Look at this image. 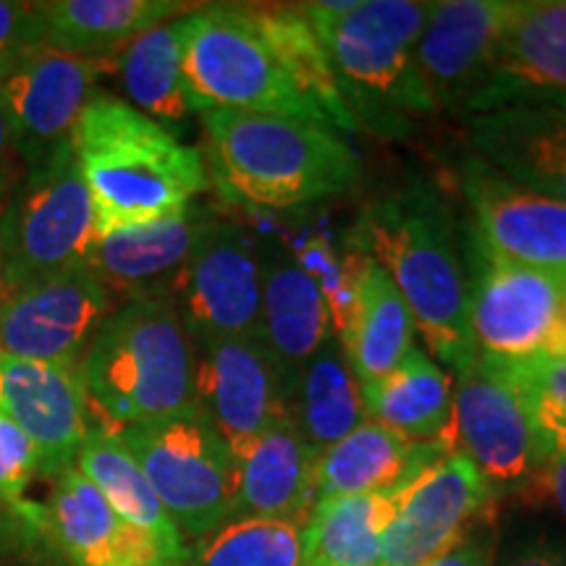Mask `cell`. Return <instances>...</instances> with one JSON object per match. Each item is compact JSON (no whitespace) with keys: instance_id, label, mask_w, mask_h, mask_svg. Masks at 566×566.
<instances>
[{"instance_id":"obj_1","label":"cell","mask_w":566,"mask_h":566,"mask_svg":"<svg viewBox=\"0 0 566 566\" xmlns=\"http://www.w3.org/2000/svg\"><path fill=\"white\" fill-rule=\"evenodd\" d=\"M74 155L95 212V239L179 216L210 184L197 147L101 92L76 124Z\"/></svg>"},{"instance_id":"obj_2","label":"cell","mask_w":566,"mask_h":566,"mask_svg":"<svg viewBox=\"0 0 566 566\" xmlns=\"http://www.w3.org/2000/svg\"><path fill=\"white\" fill-rule=\"evenodd\" d=\"M349 244L384 268L405 296L433 357L459 373L475 357L470 281L446 202L428 187L391 192L365 208Z\"/></svg>"},{"instance_id":"obj_3","label":"cell","mask_w":566,"mask_h":566,"mask_svg":"<svg viewBox=\"0 0 566 566\" xmlns=\"http://www.w3.org/2000/svg\"><path fill=\"white\" fill-rule=\"evenodd\" d=\"M200 122L208 179L247 210L302 208L357 181V155L334 126L250 111H205Z\"/></svg>"},{"instance_id":"obj_4","label":"cell","mask_w":566,"mask_h":566,"mask_svg":"<svg viewBox=\"0 0 566 566\" xmlns=\"http://www.w3.org/2000/svg\"><path fill=\"white\" fill-rule=\"evenodd\" d=\"M323 42L354 122L378 137H405L409 124L436 113L417 69L430 3L354 0L302 3Z\"/></svg>"},{"instance_id":"obj_5","label":"cell","mask_w":566,"mask_h":566,"mask_svg":"<svg viewBox=\"0 0 566 566\" xmlns=\"http://www.w3.org/2000/svg\"><path fill=\"white\" fill-rule=\"evenodd\" d=\"M80 375L103 428L195 407V342L166 300L124 302L84 352Z\"/></svg>"},{"instance_id":"obj_6","label":"cell","mask_w":566,"mask_h":566,"mask_svg":"<svg viewBox=\"0 0 566 566\" xmlns=\"http://www.w3.org/2000/svg\"><path fill=\"white\" fill-rule=\"evenodd\" d=\"M181 71L197 113H275L323 124L286 76L250 6H202L181 17Z\"/></svg>"},{"instance_id":"obj_7","label":"cell","mask_w":566,"mask_h":566,"mask_svg":"<svg viewBox=\"0 0 566 566\" xmlns=\"http://www.w3.org/2000/svg\"><path fill=\"white\" fill-rule=\"evenodd\" d=\"M181 535L233 522V454L200 407L116 430Z\"/></svg>"},{"instance_id":"obj_8","label":"cell","mask_w":566,"mask_h":566,"mask_svg":"<svg viewBox=\"0 0 566 566\" xmlns=\"http://www.w3.org/2000/svg\"><path fill=\"white\" fill-rule=\"evenodd\" d=\"M95 247V212L74 142L42 166L21 174L0 208V271L9 292L40 275L87 263Z\"/></svg>"},{"instance_id":"obj_9","label":"cell","mask_w":566,"mask_h":566,"mask_svg":"<svg viewBox=\"0 0 566 566\" xmlns=\"http://www.w3.org/2000/svg\"><path fill=\"white\" fill-rule=\"evenodd\" d=\"M454 375L451 454L470 459L491 488L533 485L554 451L535 420L514 365L475 352Z\"/></svg>"},{"instance_id":"obj_10","label":"cell","mask_w":566,"mask_h":566,"mask_svg":"<svg viewBox=\"0 0 566 566\" xmlns=\"http://www.w3.org/2000/svg\"><path fill=\"white\" fill-rule=\"evenodd\" d=\"M470 328L475 349L504 363L566 354V273L509 265L480 252Z\"/></svg>"},{"instance_id":"obj_11","label":"cell","mask_w":566,"mask_h":566,"mask_svg":"<svg viewBox=\"0 0 566 566\" xmlns=\"http://www.w3.org/2000/svg\"><path fill=\"white\" fill-rule=\"evenodd\" d=\"M265 252L242 226H210L174 281L168 302L195 344L212 338L260 336Z\"/></svg>"},{"instance_id":"obj_12","label":"cell","mask_w":566,"mask_h":566,"mask_svg":"<svg viewBox=\"0 0 566 566\" xmlns=\"http://www.w3.org/2000/svg\"><path fill=\"white\" fill-rule=\"evenodd\" d=\"M108 71H116V55L40 48L0 82L21 171H40L74 142L76 124L97 95V80Z\"/></svg>"},{"instance_id":"obj_13","label":"cell","mask_w":566,"mask_h":566,"mask_svg":"<svg viewBox=\"0 0 566 566\" xmlns=\"http://www.w3.org/2000/svg\"><path fill=\"white\" fill-rule=\"evenodd\" d=\"M111 315V294L87 263L40 275L11 292L0 315V354L80 367Z\"/></svg>"},{"instance_id":"obj_14","label":"cell","mask_w":566,"mask_h":566,"mask_svg":"<svg viewBox=\"0 0 566 566\" xmlns=\"http://www.w3.org/2000/svg\"><path fill=\"white\" fill-rule=\"evenodd\" d=\"M543 105L566 111V0H512L467 116Z\"/></svg>"},{"instance_id":"obj_15","label":"cell","mask_w":566,"mask_h":566,"mask_svg":"<svg viewBox=\"0 0 566 566\" xmlns=\"http://www.w3.org/2000/svg\"><path fill=\"white\" fill-rule=\"evenodd\" d=\"M462 189L475 218L480 252L509 265L566 273V205L467 158Z\"/></svg>"},{"instance_id":"obj_16","label":"cell","mask_w":566,"mask_h":566,"mask_svg":"<svg viewBox=\"0 0 566 566\" xmlns=\"http://www.w3.org/2000/svg\"><path fill=\"white\" fill-rule=\"evenodd\" d=\"M493 488L462 454H449L401 493L380 541L378 566H424L467 537Z\"/></svg>"},{"instance_id":"obj_17","label":"cell","mask_w":566,"mask_h":566,"mask_svg":"<svg viewBox=\"0 0 566 566\" xmlns=\"http://www.w3.org/2000/svg\"><path fill=\"white\" fill-rule=\"evenodd\" d=\"M195 405L210 417L229 449L289 415L281 370L260 336L195 344Z\"/></svg>"},{"instance_id":"obj_18","label":"cell","mask_w":566,"mask_h":566,"mask_svg":"<svg viewBox=\"0 0 566 566\" xmlns=\"http://www.w3.org/2000/svg\"><path fill=\"white\" fill-rule=\"evenodd\" d=\"M0 409L34 443L40 475L55 478L76 467V454L92 428L80 367L0 354Z\"/></svg>"},{"instance_id":"obj_19","label":"cell","mask_w":566,"mask_h":566,"mask_svg":"<svg viewBox=\"0 0 566 566\" xmlns=\"http://www.w3.org/2000/svg\"><path fill=\"white\" fill-rule=\"evenodd\" d=\"M512 0H441L430 3L417 69L436 111H467L483 82Z\"/></svg>"},{"instance_id":"obj_20","label":"cell","mask_w":566,"mask_h":566,"mask_svg":"<svg viewBox=\"0 0 566 566\" xmlns=\"http://www.w3.org/2000/svg\"><path fill=\"white\" fill-rule=\"evenodd\" d=\"M40 527L69 566H179L150 535L113 512L76 467L53 478L48 504L40 506Z\"/></svg>"},{"instance_id":"obj_21","label":"cell","mask_w":566,"mask_h":566,"mask_svg":"<svg viewBox=\"0 0 566 566\" xmlns=\"http://www.w3.org/2000/svg\"><path fill=\"white\" fill-rule=\"evenodd\" d=\"M233 520H273L302 527L315 506L317 451L289 415L231 449Z\"/></svg>"},{"instance_id":"obj_22","label":"cell","mask_w":566,"mask_h":566,"mask_svg":"<svg viewBox=\"0 0 566 566\" xmlns=\"http://www.w3.org/2000/svg\"><path fill=\"white\" fill-rule=\"evenodd\" d=\"M212 223L216 216L192 202L166 221L95 239L87 265L108 294H122L126 302H168L174 281Z\"/></svg>"},{"instance_id":"obj_23","label":"cell","mask_w":566,"mask_h":566,"mask_svg":"<svg viewBox=\"0 0 566 566\" xmlns=\"http://www.w3.org/2000/svg\"><path fill=\"white\" fill-rule=\"evenodd\" d=\"M470 139L488 166L566 205V111L514 105L470 116Z\"/></svg>"},{"instance_id":"obj_24","label":"cell","mask_w":566,"mask_h":566,"mask_svg":"<svg viewBox=\"0 0 566 566\" xmlns=\"http://www.w3.org/2000/svg\"><path fill=\"white\" fill-rule=\"evenodd\" d=\"M449 454L451 449L443 441H407L384 424L367 420L317 454L315 499L394 491L412 483Z\"/></svg>"},{"instance_id":"obj_25","label":"cell","mask_w":566,"mask_h":566,"mask_svg":"<svg viewBox=\"0 0 566 566\" xmlns=\"http://www.w3.org/2000/svg\"><path fill=\"white\" fill-rule=\"evenodd\" d=\"M334 334L317 281L289 252L265 254L260 338L281 370L286 396L307 359Z\"/></svg>"},{"instance_id":"obj_26","label":"cell","mask_w":566,"mask_h":566,"mask_svg":"<svg viewBox=\"0 0 566 566\" xmlns=\"http://www.w3.org/2000/svg\"><path fill=\"white\" fill-rule=\"evenodd\" d=\"M38 6L45 48L74 55H116L142 32L187 17L179 0H45Z\"/></svg>"},{"instance_id":"obj_27","label":"cell","mask_w":566,"mask_h":566,"mask_svg":"<svg viewBox=\"0 0 566 566\" xmlns=\"http://www.w3.org/2000/svg\"><path fill=\"white\" fill-rule=\"evenodd\" d=\"M415 317L405 296L384 268L365 258L352 310L342 334L336 336L359 384H373L391 373L415 346Z\"/></svg>"},{"instance_id":"obj_28","label":"cell","mask_w":566,"mask_h":566,"mask_svg":"<svg viewBox=\"0 0 566 566\" xmlns=\"http://www.w3.org/2000/svg\"><path fill=\"white\" fill-rule=\"evenodd\" d=\"M76 470L101 491L113 512L145 535H150L174 564H187L189 551L184 535L163 509L153 485L142 475L139 464L126 451L116 430L92 424L80 454H76Z\"/></svg>"},{"instance_id":"obj_29","label":"cell","mask_w":566,"mask_h":566,"mask_svg":"<svg viewBox=\"0 0 566 566\" xmlns=\"http://www.w3.org/2000/svg\"><path fill=\"white\" fill-rule=\"evenodd\" d=\"M367 420L384 424L407 441L449 443L454 384L422 349L412 346L405 359L380 380L363 386Z\"/></svg>"},{"instance_id":"obj_30","label":"cell","mask_w":566,"mask_h":566,"mask_svg":"<svg viewBox=\"0 0 566 566\" xmlns=\"http://www.w3.org/2000/svg\"><path fill=\"white\" fill-rule=\"evenodd\" d=\"M289 417L317 454L367 422L363 384L336 336L296 375L289 391Z\"/></svg>"},{"instance_id":"obj_31","label":"cell","mask_w":566,"mask_h":566,"mask_svg":"<svg viewBox=\"0 0 566 566\" xmlns=\"http://www.w3.org/2000/svg\"><path fill=\"white\" fill-rule=\"evenodd\" d=\"M407 485L315 501L302 525L300 566H378L380 541Z\"/></svg>"},{"instance_id":"obj_32","label":"cell","mask_w":566,"mask_h":566,"mask_svg":"<svg viewBox=\"0 0 566 566\" xmlns=\"http://www.w3.org/2000/svg\"><path fill=\"white\" fill-rule=\"evenodd\" d=\"M250 9L260 32L279 55L286 76L317 113V118L342 134L357 132L359 126L344 101L323 42L310 27L302 6H250Z\"/></svg>"},{"instance_id":"obj_33","label":"cell","mask_w":566,"mask_h":566,"mask_svg":"<svg viewBox=\"0 0 566 566\" xmlns=\"http://www.w3.org/2000/svg\"><path fill=\"white\" fill-rule=\"evenodd\" d=\"M116 71L132 108L160 126L181 124L192 113L181 71V19L153 27L124 45L116 53Z\"/></svg>"},{"instance_id":"obj_34","label":"cell","mask_w":566,"mask_h":566,"mask_svg":"<svg viewBox=\"0 0 566 566\" xmlns=\"http://www.w3.org/2000/svg\"><path fill=\"white\" fill-rule=\"evenodd\" d=\"M302 527L273 520H233L202 543L195 566H300Z\"/></svg>"},{"instance_id":"obj_35","label":"cell","mask_w":566,"mask_h":566,"mask_svg":"<svg viewBox=\"0 0 566 566\" xmlns=\"http://www.w3.org/2000/svg\"><path fill=\"white\" fill-rule=\"evenodd\" d=\"M551 451L566 449V354L512 363Z\"/></svg>"},{"instance_id":"obj_36","label":"cell","mask_w":566,"mask_h":566,"mask_svg":"<svg viewBox=\"0 0 566 566\" xmlns=\"http://www.w3.org/2000/svg\"><path fill=\"white\" fill-rule=\"evenodd\" d=\"M40 475V454L24 430L0 409V504L40 527V506L27 504V491Z\"/></svg>"},{"instance_id":"obj_37","label":"cell","mask_w":566,"mask_h":566,"mask_svg":"<svg viewBox=\"0 0 566 566\" xmlns=\"http://www.w3.org/2000/svg\"><path fill=\"white\" fill-rule=\"evenodd\" d=\"M40 48H45V40L38 6L0 0V82Z\"/></svg>"},{"instance_id":"obj_38","label":"cell","mask_w":566,"mask_h":566,"mask_svg":"<svg viewBox=\"0 0 566 566\" xmlns=\"http://www.w3.org/2000/svg\"><path fill=\"white\" fill-rule=\"evenodd\" d=\"M19 174L24 171H21L17 142H13L11 118H9V111H6L3 92H0V208H3V202L9 200L13 187L19 184Z\"/></svg>"},{"instance_id":"obj_39","label":"cell","mask_w":566,"mask_h":566,"mask_svg":"<svg viewBox=\"0 0 566 566\" xmlns=\"http://www.w3.org/2000/svg\"><path fill=\"white\" fill-rule=\"evenodd\" d=\"M530 488L546 493L558 506V512L566 516V449H558L551 454L546 470L541 472V478Z\"/></svg>"},{"instance_id":"obj_40","label":"cell","mask_w":566,"mask_h":566,"mask_svg":"<svg viewBox=\"0 0 566 566\" xmlns=\"http://www.w3.org/2000/svg\"><path fill=\"white\" fill-rule=\"evenodd\" d=\"M424 566H491V558H488L485 548L478 541L462 537L457 546L443 551L441 556H436L433 562H428Z\"/></svg>"},{"instance_id":"obj_41","label":"cell","mask_w":566,"mask_h":566,"mask_svg":"<svg viewBox=\"0 0 566 566\" xmlns=\"http://www.w3.org/2000/svg\"><path fill=\"white\" fill-rule=\"evenodd\" d=\"M504 566H566V551L548 546V543H537V546L520 551Z\"/></svg>"},{"instance_id":"obj_42","label":"cell","mask_w":566,"mask_h":566,"mask_svg":"<svg viewBox=\"0 0 566 566\" xmlns=\"http://www.w3.org/2000/svg\"><path fill=\"white\" fill-rule=\"evenodd\" d=\"M9 296H11V292H9V283H6V279H3V271H0V315H3L6 302H9Z\"/></svg>"},{"instance_id":"obj_43","label":"cell","mask_w":566,"mask_h":566,"mask_svg":"<svg viewBox=\"0 0 566 566\" xmlns=\"http://www.w3.org/2000/svg\"><path fill=\"white\" fill-rule=\"evenodd\" d=\"M42 566H48V564H42Z\"/></svg>"}]
</instances>
